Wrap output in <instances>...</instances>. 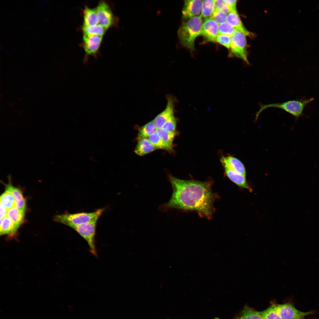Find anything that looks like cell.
<instances>
[{"label":"cell","mask_w":319,"mask_h":319,"mask_svg":"<svg viewBox=\"0 0 319 319\" xmlns=\"http://www.w3.org/2000/svg\"><path fill=\"white\" fill-rule=\"evenodd\" d=\"M102 38V36L83 34V46L85 52L89 55L96 53L99 48Z\"/></svg>","instance_id":"12"},{"label":"cell","mask_w":319,"mask_h":319,"mask_svg":"<svg viewBox=\"0 0 319 319\" xmlns=\"http://www.w3.org/2000/svg\"><path fill=\"white\" fill-rule=\"evenodd\" d=\"M264 319H282L272 306L261 312Z\"/></svg>","instance_id":"30"},{"label":"cell","mask_w":319,"mask_h":319,"mask_svg":"<svg viewBox=\"0 0 319 319\" xmlns=\"http://www.w3.org/2000/svg\"><path fill=\"white\" fill-rule=\"evenodd\" d=\"M82 29L84 34L88 35H97L101 36L104 35L107 30L99 24L90 26L83 25Z\"/></svg>","instance_id":"25"},{"label":"cell","mask_w":319,"mask_h":319,"mask_svg":"<svg viewBox=\"0 0 319 319\" xmlns=\"http://www.w3.org/2000/svg\"><path fill=\"white\" fill-rule=\"evenodd\" d=\"M216 41L227 48H230L231 43V37L223 34H218Z\"/></svg>","instance_id":"32"},{"label":"cell","mask_w":319,"mask_h":319,"mask_svg":"<svg viewBox=\"0 0 319 319\" xmlns=\"http://www.w3.org/2000/svg\"><path fill=\"white\" fill-rule=\"evenodd\" d=\"M225 3L224 0H215L214 11H221Z\"/></svg>","instance_id":"33"},{"label":"cell","mask_w":319,"mask_h":319,"mask_svg":"<svg viewBox=\"0 0 319 319\" xmlns=\"http://www.w3.org/2000/svg\"><path fill=\"white\" fill-rule=\"evenodd\" d=\"M220 161L223 166H226L245 177V167L242 163L237 159L231 156H222Z\"/></svg>","instance_id":"13"},{"label":"cell","mask_w":319,"mask_h":319,"mask_svg":"<svg viewBox=\"0 0 319 319\" xmlns=\"http://www.w3.org/2000/svg\"><path fill=\"white\" fill-rule=\"evenodd\" d=\"M147 139L157 149H164L170 152L167 147L158 136L156 132L149 136Z\"/></svg>","instance_id":"27"},{"label":"cell","mask_w":319,"mask_h":319,"mask_svg":"<svg viewBox=\"0 0 319 319\" xmlns=\"http://www.w3.org/2000/svg\"><path fill=\"white\" fill-rule=\"evenodd\" d=\"M138 141L134 152L138 155H144L157 149L147 138H144Z\"/></svg>","instance_id":"18"},{"label":"cell","mask_w":319,"mask_h":319,"mask_svg":"<svg viewBox=\"0 0 319 319\" xmlns=\"http://www.w3.org/2000/svg\"><path fill=\"white\" fill-rule=\"evenodd\" d=\"M214 319H220L219 318H214ZM234 319H239V317L236 318H235Z\"/></svg>","instance_id":"36"},{"label":"cell","mask_w":319,"mask_h":319,"mask_svg":"<svg viewBox=\"0 0 319 319\" xmlns=\"http://www.w3.org/2000/svg\"><path fill=\"white\" fill-rule=\"evenodd\" d=\"M239 319H264L261 312L256 311L245 305L242 310Z\"/></svg>","instance_id":"24"},{"label":"cell","mask_w":319,"mask_h":319,"mask_svg":"<svg viewBox=\"0 0 319 319\" xmlns=\"http://www.w3.org/2000/svg\"><path fill=\"white\" fill-rule=\"evenodd\" d=\"M8 210L0 204V221L7 216Z\"/></svg>","instance_id":"35"},{"label":"cell","mask_w":319,"mask_h":319,"mask_svg":"<svg viewBox=\"0 0 319 319\" xmlns=\"http://www.w3.org/2000/svg\"><path fill=\"white\" fill-rule=\"evenodd\" d=\"M166 97L167 103L165 108L153 120L158 128H161L168 119L174 115L175 99L170 95H167Z\"/></svg>","instance_id":"9"},{"label":"cell","mask_w":319,"mask_h":319,"mask_svg":"<svg viewBox=\"0 0 319 319\" xmlns=\"http://www.w3.org/2000/svg\"><path fill=\"white\" fill-rule=\"evenodd\" d=\"M215 10V0H202L200 15L202 18L207 19L210 18Z\"/></svg>","instance_id":"22"},{"label":"cell","mask_w":319,"mask_h":319,"mask_svg":"<svg viewBox=\"0 0 319 319\" xmlns=\"http://www.w3.org/2000/svg\"><path fill=\"white\" fill-rule=\"evenodd\" d=\"M158 128L153 120L146 124L140 128L137 136V139L147 138L152 134L156 133Z\"/></svg>","instance_id":"20"},{"label":"cell","mask_w":319,"mask_h":319,"mask_svg":"<svg viewBox=\"0 0 319 319\" xmlns=\"http://www.w3.org/2000/svg\"><path fill=\"white\" fill-rule=\"evenodd\" d=\"M227 16V22L234 27L237 30L240 32L245 36H253L252 34L248 31L243 25L237 11L229 12Z\"/></svg>","instance_id":"15"},{"label":"cell","mask_w":319,"mask_h":319,"mask_svg":"<svg viewBox=\"0 0 319 319\" xmlns=\"http://www.w3.org/2000/svg\"><path fill=\"white\" fill-rule=\"evenodd\" d=\"M227 14L222 11H214L210 18L215 20L219 25L227 22Z\"/></svg>","instance_id":"31"},{"label":"cell","mask_w":319,"mask_h":319,"mask_svg":"<svg viewBox=\"0 0 319 319\" xmlns=\"http://www.w3.org/2000/svg\"><path fill=\"white\" fill-rule=\"evenodd\" d=\"M0 204L8 211L12 208L16 206L14 197L10 192L6 191L0 196Z\"/></svg>","instance_id":"26"},{"label":"cell","mask_w":319,"mask_h":319,"mask_svg":"<svg viewBox=\"0 0 319 319\" xmlns=\"http://www.w3.org/2000/svg\"><path fill=\"white\" fill-rule=\"evenodd\" d=\"M313 100L312 98L309 100H291L281 103L263 104L259 103L260 108L256 112L255 120L264 110L270 108H277L282 109L292 114L296 118H298L302 114L303 110L305 105Z\"/></svg>","instance_id":"4"},{"label":"cell","mask_w":319,"mask_h":319,"mask_svg":"<svg viewBox=\"0 0 319 319\" xmlns=\"http://www.w3.org/2000/svg\"><path fill=\"white\" fill-rule=\"evenodd\" d=\"M176 119L173 115L168 119L161 128L169 132L176 133Z\"/></svg>","instance_id":"29"},{"label":"cell","mask_w":319,"mask_h":319,"mask_svg":"<svg viewBox=\"0 0 319 319\" xmlns=\"http://www.w3.org/2000/svg\"><path fill=\"white\" fill-rule=\"evenodd\" d=\"M202 24L200 15L185 20L180 27L178 35L182 44L191 51L194 48L196 38L201 35Z\"/></svg>","instance_id":"2"},{"label":"cell","mask_w":319,"mask_h":319,"mask_svg":"<svg viewBox=\"0 0 319 319\" xmlns=\"http://www.w3.org/2000/svg\"><path fill=\"white\" fill-rule=\"evenodd\" d=\"M25 211L19 209L16 206L8 211L7 216L13 222L16 232L23 222Z\"/></svg>","instance_id":"17"},{"label":"cell","mask_w":319,"mask_h":319,"mask_svg":"<svg viewBox=\"0 0 319 319\" xmlns=\"http://www.w3.org/2000/svg\"><path fill=\"white\" fill-rule=\"evenodd\" d=\"M246 40L245 35L240 32L236 30L231 37L230 46L233 56L242 59L248 65L250 64L246 53Z\"/></svg>","instance_id":"6"},{"label":"cell","mask_w":319,"mask_h":319,"mask_svg":"<svg viewBox=\"0 0 319 319\" xmlns=\"http://www.w3.org/2000/svg\"><path fill=\"white\" fill-rule=\"evenodd\" d=\"M225 173L228 178L240 187L246 188L250 191L252 189L247 183L245 177L226 166H224Z\"/></svg>","instance_id":"14"},{"label":"cell","mask_w":319,"mask_h":319,"mask_svg":"<svg viewBox=\"0 0 319 319\" xmlns=\"http://www.w3.org/2000/svg\"><path fill=\"white\" fill-rule=\"evenodd\" d=\"M300 319H305L304 318Z\"/></svg>","instance_id":"37"},{"label":"cell","mask_w":319,"mask_h":319,"mask_svg":"<svg viewBox=\"0 0 319 319\" xmlns=\"http://www.w3.org/2000/svg\"><path fill=\"white\" fill-rule=\"evenodd\" d=\"M83 25L93 26L98 24V20L96 9L86 6L83 11Z\"/></svg>","instance_id":"19"},{"label":"cell","mask_w":319,"mask_h":319,"mask_svg":"<svg viewBox=\"0 0 319 319\" xmlns=\"http://www.w3.org/2000/svg\"><path fill=\"white\" fill-rule=\"evenodd\" d=\"M226 3L230 8L234 10H236V4L237 0H224Z\"/></svg>","instance_id":"34"},{"label":"cell","mask_w":319,"mask_h":319,"mask_svg":"<svg viewBox=\"0 0 319 319\" xmlns=\"http://www.w3.org/2000/svg\"><path fill=\"white\" fill-rule=\"evenodd\" d=\"M236 30L227 22L219 25L218 34H223L231 37Z\"/></svg>","instance_id":"28"},{"label":"cell","mask_w":319,"mask_h":319,"mask_svg":"<svg viewBox=\"0 0 319 319\" xmlns=\"http://www.w3.org/2000/svg\"><path fill=\"white\" fill-rule=\"evenodd\" d=\"M219 25L214 19L209 18L202 23L201 35L208 41L215 42L218 34Z\"/></svg>","instance_id":"10"},{"label":"cell","mask_w":319,"mask_h":319,"mask_svg":"<svg viewBox=\"0 0 319 319\" xmlns=\"http://www.w3.org/2000/svg\"><path fill=\"white\" fill-rule=\"evenodd\" d=\"M97 220L95 219L84 224L71 227L86 240L89 245L90 252L95 256L97 255L95 239Z\"/></svg>","instance_id":"5"},{"label":"cell","mask_w":319,"mask_h":319,"mask_svg":"<svg viewBox=\"0 0 319 319\" xmlns=\"http://www.w3.org/2000/svg\"><path fill=\"white\" fill-rule=\"evenodd\" d=\"M169 179L173 193L169 201L160 206L161 211L172 209L193 210L201 217L211 218L216 196L210 182L182 180L170 175Z\"/></svg>","instance_id":"1"},{"label":"cell","mask_w":319,"mask_h":319,"mask_svg":"<svg viewBox=\"0 0 319 319\" xmlns=\"http://www.w3.org/2000/svg\"><path fill=\"white\" fill-rule=\"evenodd\" d=\"M156 133L167 147L170 152H172V150L173 141L176 133L169 132L162 128H158Z\"/></svg>","instance_id":"21"},{"label":"cell","mask_w":319,"mask_h":319,"mask_svg":"<svg viewBox=\"0 0 319 319\" xmlns=\"http://www.w3.org/2000/svg\"><path fill=\"white\" fill-rule=\"evenodd\" d=\"M202 0H186L184 1L182 9L184 20L196 16L201 12Z\"/></svg>","instance_id":"11"},{"label":"cell","mask_w":319,"mask_h":319,"mask_svg":"<svg viewBox=\"0 0 319 319\" xmlns=\"http://www.w3.org/2000/svg\"><path fill=\"white\" fill-rule=\"evenodd\" d=\"M5 185L6 191L11 193L14 197L16 207L20 210L25 211V199L23 197L21 191L19 188L13 186L9 183Z\"/></svg>","instance_id":"16"},{"label":"cell","mask_w":319,"mask_h":319,"mask_svg":"<svg viewBox=\"0 0 319 319\" xmlns=\"http://www.w3.org/2000/svg\"><path fill=\"white\" fill-rule=\"evenodd\" d=\"M16 232L14 224L7 216L0 221V234L1 235L8 234L11 235Z\"/></svg>","instance_id":"23"},{"label":"cell","mask_w":319,"mask_h":319,"mask_svg":"<svg viewBox=\"0 0 319 319\" xmlns=\"http://www.w3.org/2000/svg\"><path fill=\"white\" fill-rule=\"evenodd\" d=\"M282 319H300L306 316L314 314V311L303 312L297 309L290 303L282 304H273L271 306Z\"/></svg>","instance_id":"7"},{"label":"cell","mask_w":319,"mask_h":319,"mask_svg":"<svg viewBox=\"0 0 319 319\" xmlns=\"http://www.w3.org/2000/svg\"><path fill=\"white\" fill-rule=\"evenodd\" d=\"M96 9L99 24L107 29L114 25L115 21V17L106 3L104 1L100 2Z\"/></svg>","instance_id":"8"},{"label":"cell","mask_w":319,"mask_h":319,"mask_svg":"<svg viewBox=\"0 0 319 319\" xmlns=\"http://www.w3.org/2000/svg\"><path fill=\"white\" fill-rule=\"evenodd\" d=\"M104 210V209H100L90 213H65L58 215L55 216L54 220L71 227L98 219Z\"/></svg>","instance_id":"3"}]
</instances>
